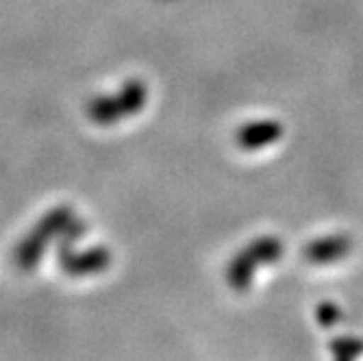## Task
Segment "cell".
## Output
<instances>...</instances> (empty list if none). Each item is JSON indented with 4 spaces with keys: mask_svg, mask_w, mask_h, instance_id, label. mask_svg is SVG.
Listing matches in <instances>:
<instances>
[{
    "mask_svg": "<svg viewBox=\"0 0 363 361\" xmlns=\"http://www.w3.org/2000/svg\"><path fill=\"white\" fill-rule=\"evenodd\" d=\"M148 101V87L140 79H128L118 94L111 96H96L87 105V116L91 122L109 126L126 116H135L146 107Z\"/></svg>",
    "mask_w": 363,
    "mask_h": 361,
    "instance_id": "1",
    "label": "cell"
},
{
    "mask_svg": "<svg viewBox=\"0 0 363 361\" xmlns=\"http://www.w3.org/2000/svg\"><path fill=\"white\" fill-rule=\"evenodd\" d=\"M352 250V240L348 235H326L303 248V257L309 264L326 266L344 259Z\"/></svg>",
    "mask_w": 363,
    "mask_h": 361,
    "instance_id": "5",
    "label": "cell"
},
{
    "mask_svg": "<svg viewBox=\"0 0 363 361\" xmlns=\"http://www.w3.org/2000/svg\"><path fill=\"white\" fill-rule=\"evenodd\" d=\"M281 255H283V242L279 238H259V240L250 242L228 264V268H226L228 285L238 291H246L252 283L255 270L259 266L274 264V261L281 259Z\"/></svg>",
    "mask_w": 363,
    "mask_h": 361,
    "instance_id": "2",
    "label": "cell"
},
{
    "mask_svg": "<svg viewBox=\"0 0 363 361\" xmlns=\"http://www.w3.org/2000/svg\"><path fill=\"white\" fill-rule=\"evenodd\" d=\"M331 355L340 361H350L354 357H359L363 352V342L354 340V338H335L331 342Z\"/></svg>",
    "mask_w": 363,
    "mask_h": 361,
    "instance_id": "7",
    "label": "cell"
},
{
    "mask_svg": "<svg viewBox=\"0 0 363 361\" xmlns=\"http://www.w3.org/2000/svg\"><path fill=\"white\" fill-rule=\"evenodd\" d=\"M72 224V209L70 207H57L50 213H46L35 228L24 238V242L18 246V264L24 270H30L42 259L44 248L50 244V240L61 233L63 228Z\"/></svg>",
    "mask_w": 363,
    "mask_h": 361,
    "instance_id": "3",
    "label": "cell"
},
{
    "mask_svg": "<svg viewBox=\"0 0 363 361\" xmlns=\"http://www.w3.org/2000/svg\"><path fill=\"white\" fill-rule=\"evenodd\" d=\"M342 318V311H340V307L335 305V303H320L318 305V309H315V320L320 322V326H333L337 320Z\"/></svg>",
    "mask_w": 363,
    "mask_h": 361,
    "instance_id": "8",
    "label": "cell"
},
{
    "mask_svg": "<svg viewBox=\"0 0 363 361\" xmlns=\"http://www.w3.org/2000/svg\"><path fill=\"white\" fill-rule=\"evenodd\" d=\"M283 138V124L277 120H257L248 122L242 128H238L235 142L244 150H257L263 146H270Z\"/></svg>",
    "mask_w": 363,
    "mask_h": 361,
    "instance_id": "6",
    "label": "cell"
},
{
    "mask_svg": "<svg viewBox=\"0 0 363 361\" xmlns=\"http://www.w3.org/2000/svg\"><path fill=\"white\" fill-rule=\"evenodd\" d=\"M59 266L70 277H87L107 270L111 266V252L105 246H96L85 252H74L65 244L59 248Z\"/></svg>",
    "mask_w": 363,
    "mask_h": 361,
    "instance_id": "4",
    "label": "cell"
}]
</instances>
